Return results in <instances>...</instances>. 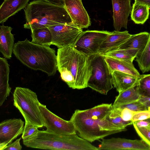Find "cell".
<instances>
[{
	"mask_svg": "<svg viewBox=\"0 0 150 150\" xmlns=\"http://www.w3.org/2000/svg\"><path fill=\"white\" fill-rule=\"evenodd\" d=\"M57 60L61 77L69 87L81 89L88 87L92 71L90 57L68 45L58 48Z\"/></svg>",
	"mask_w": 150,
	"mask_h": 150,
	"instance_id": "cell-1",
	"label": "cell"
},
{
	"mask_svg": "<svg viewBox=\"0 0 150 150\" xmlns=\"http://www.w3.org/2000/svg\"><path fill=\"white\" fill-rule=\"evenodd\" d=\"M13 53L23 64L35 70H40L49 76L54 75L57 70L56 51L49 46L30 41L27 38L14 44Z\"/></svg>",
	"mask_w": 150,
	"mask_h": 150,
	"instance_id": "cell-2",
	"label": "cell"
},
{
	"mask_svg": "<svg viewBox=\"0 0 150 150\" xmlns=\"http://www.w3.org/2000/svg\"><path fill=\"white\" fill-rule=\"evenodd\" d=\"M24 9L26 21L24 28L25 29L49 28L73 22L64 7L43 0L32 1Z\"/></svg>",
	"mask_w": 150,
	"mask_h": 150,
	"instance_id": "cell-3",
	"label": "cell"
},
{
	"mask_svg": "<svg viewBox=\"0 0 150 150\" xmlns=\"http://www.w3.org/2000/svg\"><path fill=\"white\" fill-rule=\"evenodd\" d=\"M26 146L33 148L53 150H96L97 147L81 138L76 132L62 135L39 130L23 139Z\"/></svg>",
	"mask_w": 150,
	"mask_h": 150,
	"instance_id": "cell-4",
	"label": "cell"
},
{
	"mask_svg": "<svg viewBox=\"0 0 150 150\" xmlns=\"http://www.w3.org/2000/svg\"><path fill=\"white\" fill-rule=\"evenodd\" d=\"M70 120L74 125L78 135L90 142L127 130L126 128L116 125L107 118L92 119L87 115L85 110H76Z\"/></svg>",
	"mask_w": 150,
	"mask_h": 150,
	"instance_id": "cell-5",
	"label": "cell"
},
{
	"mask_svg": "<svg viewBox=\"0 0 150 150\" xmlns=\"http://www.w3.org/2000/svg\"><path fill=\"white\" fill-rule=\"evenodd\" d=\"M13 105L19 110L25 122L38 128L44 126L40 108V103L36 93L29 88L16 87L13 94Z\"/></svg>",
	"mask_w": 150,
	"mask_h": 150,
	"instance_id": "cell-6",
	"label": "cell"
},
{
	"mask_svg": "<svg viewBox=\"0 0 150 150\" xmlns=\"http://www.w3.org/2000/svg\"><path fill=\"white\" fill-rule=\"evenodd\" d=\"M92 74L87 86L101 94L106 95L113 88L112 76L104 57L97 54L90 57Z\"/></svg>",
	"mask_w": 150,
	"mask_h": 150,
	"instance_id": "cell-7",
	"label": "cell"
},
{
	"mask_svg": "<svg viewBox=\"0 0 150 150\" xmlns=\"http://www.w3.org/2000/svg\"><path fill=\"white\" fill-rule=\"evenodd\" d=\"M52 34V45L58 48L75 44L83 31L74 22L48 28Z\"/></svg>",
	"mask_w": 150,
	"mask_h": 150,
	"instance_id": "cell-8",
	"label": "cell"
},
{
	"mask_svg": "<svg viewBox=\"0 0 150 150\" xmlns=\"http://www.w3.org/2000/svg\"><path fill=\"white\" fill-rule=\"evenodd\" d=\"M111 33L107 30H88L83 31L74 47L89 57L98 54L101 45Z\"/></svg>",
	"mask_w": 150,
	"mask_h": 150,
	"instance_id": "cell-9",
	"label": "cell"
},
{
	"mask_svg": "<svg viewBox=\"0 0 150 150\" xmlns=\"http://www.w3.org/2000/svg\"><path fill=\"white\" fill-rule=\"evenodd\" d=\"M40 108L44 126L49 132L55 134L67 135L76 132L72 122L66 120L49 110L45 105L40 103Z\"/></svg>",
	"mask_w": 150,
	"mask_h": 150,
	"instance_id": "cell-10",
	"label": "cell"
},
{
	"mask_svg": "<svg viewBox=\"0 0 150 150\" xmlns=\"http://www.w3.org/2000/svg\"><path fill=\"white\" fill-rule=\"evenodd\" d=\"M98 150H150V146L142 140H131L120 138L102 139Z\"/></svg>",
	"mask_w": 150,
	"mask_h": 150,
	"instance_id": "cell-11",
	"label": "cell"
},
{
	"mask_svg": "<svg viewBox=\"0 0 150 150\" xmlns=\"http://www.w3.org/2000/svg\"><path fill=\"white\" fill-rule=\"evenodd\" d=\"M24 122L20 119L5 120L0 123V150H4L18 137L22 134Z\"/></svg>",
	"mask_w": 150,
	"mask_h": 150,
	"instance_id": "cell-12",
	"label": "cell"
},
{
	"mask_svg": "<svg viewBox=\"0 0 150 150\" xmlns=\"http://www.w3.org/2000/svg\"><path fill=\"white\" fill-rule=\"evenodd\" d=\"M64 7L72 21L79 28H87L91 25L90 18L82 0H64Z\"/></svg>",
	"mask_w": 150,
	"mask_h": 150,
	"instance_id": "cell-13",
	"label": "cell"
},
{
	"mask_svg": "<svg viewBox=\"0 0 150 150\" xmlns=\"http://www.w3.org/2000/svg\"><path fill=\"white\" fill-rule=\"evenodd\" d=\"M113 9V25L116 31L127 28L128 19L132 7L130 0H111Z\"/></svg>",
	"mask_w": 150,
	"mask_h": 150,
	"instance_id": "cell-14",
	"label": "cell"
},
{
	"mask_svg": "<svg viewBox=\"0 0 150 150\" xmlns=\"http://www.w3.org/2000/svg\"><path fill=\"white\" fill-rule=\"evenodd\" d=\"M131 35L127 30L120 31L115 30L111 32L101 45L98 54L103 55L117 50Z\"/></svg>",
	"mask_w": 150,
	"mask_h": 150,
	"instance_id": "cell-15",
	"label": "cell"
},
{
	"mask_svg": "<svg viewBox=\"0 0 150 150\" xmlns=\"http://www.w3.org/2000/svg\"><path fill=\"white\" fill-rule=\"evenodd\" d=\"M30 0H4L0 7V23H3L11 17L24 9Z\"/></svg>",
	"mask_w": 150,
	"mask_h": 150,
	"instance_id": "cell-16",
	"label": "cell"
},
{
	"mask_svg": "<svg viewBox=\"0 0 150 150\" xmlns=\"http://www.w3.org/2000/svg\"><path fill=\"white\" fill-rule=\"evenodd\" d=\"M0 28V52L5 58L10 59L14 45V35L11 32L12 28L4 25Z\"/></svg>",
	"mask_w": 150,
	"mask_h": 150,
	"instance_id": "cell-17",
	"label": "cell"
},
{
	"mask_svg": "<svg viewBox=\"0 0 150 150\" xmlns=\"http://www.w3.org/2000/svg\"><path fill=\"white\" fill-rule=\"evenodd\" d=\"M111 76L112 84L119 93L138 84L139 78L131 74L115 70Z\"/></svg>",
	"mask_w": 150,
	"mask_h": 150,
	"instance_id": "cell-18",
	"label": "cell"
},
{
	"mask_svg": "<svg viewBox=\"0 0 150 150\" xmlns=\"http://www.w3.org/2000/svg\"><path fill=\"white\" fill-rule=\"evenodd\" d=\"M9 65L6 58L0 57V106L10 94L11 88L8 83Z\"/></svg>",
	"mask_w": 150,
	"mask_h": 150,
	"instance_id": "cell-19",
	"label": "cell"
},
{
	"mask_svg": "<svg viewBox=\"0 0 150 150\" xmlns=\"http://www.w3.org/2000/svg\"><path fill=\"white\" fill-rule=\"evenodd\" d=\"M111 74L115 70L125 73L139 78L140 74L132 62L104 56Z\"/></svg>",
	"mask_w": 150,
	"mask_h": 150,
	"instance_id": "cell-20",
	"label": "cell"
},
{
	"mask_svg": "<svg viewBox=\"0 0 150 150\" xmlns=\"http://www.w3.org/2000/svg\"><path fill=\"white\" fill-rule=\"evenodd\" d=\"M149 38V33L146 32L131 35L130 37L117 50L137 49L139 50L137 56L144 50Z\"/></svg>",
	"mask_w": 150,
	"mask_h": 150,
	"instance_id": "cell-21",
	"label": "cell"
},
{
	"mask_svg": "<svg viewBox=\"0 0 150 150\" xmlns=\"http://www.w3.org/2000/svg\"><path fill=\"white\" fill-rule=\"evenodd\" d=\"M149 9L148 6L135 1L130 13L131 19L136 24H143L149 18Z\"/></svg>",
	"mask_w": 150,
	"mask_h": 150,
	"instance_id": "cell-22",
	"label": "cell"
},
{
	"mask_svg": "<svg viewBox=\"0 0 150 150\" xmlns=\"http://www.w3.org/2000/svg\"><path fill=\"white\" fill-rule=\"evenodd\" d=\"M31 42L41 45L49 46L52 45V37L48 28L31 30Z\"/></svg>",
	"mask_w": 150,
	"mask_h": 150,
	"instance_id": "cell-23",
	"label": "cell"
},
{
	"mask_svg": "<svg viewBox=\"0 0 150 150\" xmlns=\"http://www.w3.org/2000/svg\"><path fill=\"white\" fill-rule=\"evenodd\" d=\"M137 85L119 93L116 97L112 105H117L139 100L142 96L137 88Z\"/></svg>",
	"mask_w": 150,
	"mask_h": 150,
	"instance_id": "cell-24",
	"label": "cell"
},
{
	"mask_svg": "<svg viewBox=\"0 0 150 150\" xmlns=\"http://www.w3.org/2000/svg\"><path fill=\"white\" fill-rule=\"evenodd\" d=\"M139 51V50L137 49H118L101 55L121 60L133 62L137 56Z\"/></svg>",
	"mask_w": 150,
	"mask_h": 150,
	"instance_id": "cell-25",
	"label": "cell"
},
{
	"mask_svg": "<svg viewBox=\"0 0 150 150\" xmlns=\"http://www.w3.org/2000/svg\"><path fill=\"white\" fill-rule=\"evenodd\" d=\"M112 109V103H103L85 111L87 115L92 119H102L107 118Z\"/></svg>",
	"mask_w": 150,
	"mask_h": 150,
	"instance_id": "cell-26",
	"label": "cell"
},
{
	"mask_svg": "<svg viewBox=\"0 0 150 150\" xmlns=\"http://www.w3.org/2000/svg\"><path fill=\"white\" fill-rule=\"evenodd\" d=\"M136 58V61L142 73L150 71V32L149 39L145 48Z\"/></svg>",
	"mask_w": 150,
	"mask_h": 150,
	"instance_id": "cell-27",
	"label": "cell"
},
{
	"mask_svg": "<svg viewBox=\"0 0 150 150\" xmlns=\"http://www.w3.org/2000/svg\"><path fill=\"white\" fill-rule=\"evenodd\" d=\"M137 87L142 96L150 97V74L140 75Z\"/></svg>",
	"mask_w": 150,
	"mask_h": 150,
	"instance_id": "cell-28",
	"label": "cell"
},
{
	"mask_svg": "<svg viewBox=\"0 0 150 150\" xmlns=\"http://www.w3.org/2000/svg\"><path fill=\"white\" fill-rule=\"evenodd\" d=\"M107 119L116 125L123 128H125L127 126L132 125V121H125L121 117L120 114L112 108L107 117Z\"/></svg>",
	"mask_w": 150,
	"mask_h": 150,
	"instance_id": "cell-29",
	"label": "cell"
},
{
	"mask_svg": "<svg viewBox=\"0 0 150 150\" xmlns=\"http://www.w3.org/2000/svg\"><path fill=\"white\" fill-rule=\"evenodd\" d=\"M113 106L121 109L127 108L135 112H138L148 109L147 107L139 100L120 105Z\"/></svg>",
	"mask_w": 150,
	"mask_h": 150,
	"instance_id": "cell-30",
	"label": "cell"
},
{
	"mask_svg": "<svg viewBox=\"0 0 150 150\" xmlns=\"http://www.w3.org/2000/svg\"><path fill=\"white\" fill-rule=\"evenodd\" d=\"M134 127L142 140L150 146V129L146 127H139L133 123Z\"/></svg>",
	"mask_w": 150,
	"mask_h": 150,
	"instance_id": "cell-31",
	"label": "cell"
},
{
	"mask_svg": "<svg viewBox=\"0 0 150 150\" xmlns=\"http://www.w3.org/2000/svg\"><path fill=\"white\" fill-rule=\"evenodd\" d=\"M38 127L29 122H25L22 138L25 139L33 134L38 130Z\"/></svg>",
	"mask_w": 150,
	"mask_h": 150,
	"instance_id": "cell-32",
	"label": "cell"
},
{
	"mask_svg": "<svg viewBox=\"0 0 150 150\" xmlns=\"http://www.w3.org/2000/svg\"><path fill=\"white\" fill-rule=\"evenodd\" d=\"M112 106L119 113L122 119L125 121H131L134 115L136 112L127 108L121 109L113 106L112 105Z\"/></svg>",
	"mask_w": 150,
	"mask_h": 150,
	"instance_id": "cell-33",
	"label": "cell"
},
{
	"mask_svg": "<svg viewBox=\"0 0 150 150\" xmlns=\"http://www.w3.org/2000/svg\"><path fill=\"white\" fill-rule=\"evenodd\" d=\"M150 118V108L146 110L136 112L134 115L132 121L133 122L137 121Z\"/></svg>",
	"mask_w": 150,
	"mask_h": 150,
	"instance_id": "cell-34",
	"label": "cell"
},
{
	"mask_svg": "<svg viewBox=\"0 0 150 150\" xmlns=\"http://www.w3.org/2000/svg\"><path fill=\"white\" fill-rule=\"evenodd\" d=\"M21 138H20L14 142L11 143L6 146L4 150H21L22 146L20 143Z\"/></svg>",
	"mask_w": 150,
	"mask_h": 150,
	"instance_id": "cell-35",
	"label": "cell"
},
{
	"mask_svg": "<svg viewBox=\"0 0 150 150\" xmlns=\"http://www.w3.org/2000/svg\"><path fill=\"white\" fill-rule=\"evenodd\" d=\"M133 123L139 127H146L149 128L150 127V118L137 121L133 122Z\"/></svg>",
	"mask_w": 150,
	"mask_h": 150,
	"instance_id": "cell-36",
	"label": "cell"
},
{
	"mask_svg": "<svg viewBox=\"0 0 150 150\" xmlns=\"http://www.w3.org/2000/svg\"><path fill=\"white\" fill-rule=\"evenodd\" d=\"M48 3L64 7V0H43Z\"/></svg>",
	"mask_w": 150,
	"mask_h": 150,
	"instance_id": "cell-37",
	"label": "cell"
},
{
	"mask_svg": "<svg viewBox=\"0 0 150 150\" xmlns=\"http://www.w3.org/2000/svg\"><path fill=\"white\" fill-rule=\"evenodd\" d=\"M139 100L148 108H150V97L142 96Z\"/></svg>",
	"mask_w": 150,
	"mask_h": 150,
	"instance_id": "cell-38",
	"label": "cell"
},
{
	"mask_svg": "<svg viewBox=\"0 0 150 150\" xmlns=\"http://www.w3.org/2000/svg\"><path fill=\"white\" fill-rule=\"evenodd\" d=\"M135 1L145 5L150 8V0H134Z\"/></svg>",
	"mask_w": 150,
	"mask_h": 150,
	"instance_id": "cell-39",
	"label": "cell"
},
{
	"mask_svg": "<svg viewBox=\"0 0 150 150\" xmlns=\"http://www.w3.org/2000/svg\"><path fill=\"white\" fill-rule=\"evenodd\" d=\"M149 129H150V127H149Z\"/></svg>",
	"mask_w": 150,
	"mask_h": 150,
	"instance_id": "cell-40",
	"label": "cell"
}]
</instances>
